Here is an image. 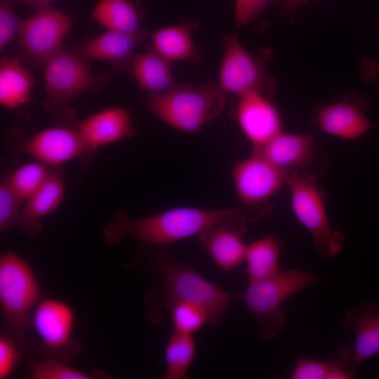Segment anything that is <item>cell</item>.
<instances>
[{"label": "cell", "mask_w": 379, "mask_h": 379, "mask_svg": "<svg viewBox=\"0 0 379 379\" xmlns=\"http://www.w3.org/2000/svg\"><path fill=\"white\" fill-rule=\"evenodd\" d=\"M271 210L270 204L218 209L180 207L138 218H132L121 210L104 226L102 234L112 246L125 237L145 244H168L215 227H226L243 234L248 223L265 217Z\"/></svg>", "instance_id": "6da1fadb"}, {"label": "cell", "mask_w": 379, "mask_h": 379, "mask_svg": "<svg viewBox=\"0 0 379 379\" xmlns=\"http://www.w3.org/2000/svg\"><path fill=\"white\" fill-rule=\"evenodd\" d=\"M319 280L320 277L311 272L279 268L270 277L249 281L246 288L237 294V298L245 302L255 320L258 336L270 339L278 335L286 324L283 302Z\"/></svg>", "instance_id": "7a4b0ae2"}, {"label": "cell", "mask_w": 379, "mask_h": 379, "mask_svg": "<svg viewBox=\"0 0 379 379\" xmlns=\"http://www.w3.org/2000/svg\"><path fill=\"white\" fill-rule=\"evenodd\" d=\"M225 92L218 84L208 82L193 88L148 93L144 104L156 117L171 127L187 133L199 131L222 112Z\"/></svg>", "instance_id": "3957f363"}, {"label": "cell", "mask_w": 379, "mask_h": 379, "mask_svg": "<svg viewBox=\"0 0 379 379\" xmlns=\"http://www.w3.org/2000/svg\"><path fill=\"white\" fill-rule=\"evenodd\" d=\"M158 272L163 288V301L167 307L176 302L201 307L208 316V324L221 323L231 302L237 295L215 286L192 267L171 256L159 260Z\"/></svg>", "instance_id": "277c9868"}, {"label": "cell", "mask_w": 379, "mask_h": 379, "mask_svg": "<svg viewBox=\"0 0 379 379\" xmlns=\"http://www.w3.org/2000/svg\"><path fill=\"white\" fill-rule=\"evenodd\" d=\"M44 67L46 109L55 125L70 126L75 116L72 100L83 93L99 89L106 81L93 74L81 56L64 50L53 56Z\"/></svg>", "instance_id": "5b68a950"}, {"label": "cell", "mask_w": 379, "mask_h": 379, "mask_svg": "<svg viewBox=\"0 0 379 379\" xmlns=\"http://www.w3.org/2000/svg\"><path fill=\"white\" fill-rule=\"evenodd\" d=\"M39 297V285L29 262L13 251L2 253L0 305L7 325L18 338L24 337Z\"/></svg>", "instance_id": "8992f818"}, {"label": "cell", "mask_w": 379, "mask_h": 379, "mask_svg": "<svg viewBox=\"0 0 379 379\" xmlns=\"http://www.w3.org/2000/svg\"><path fill=\"white\" fill-rule=\"evenodd\" d=\"M317 178L298 171L287 178L291 195V210L311 234L317 251L325 258L334 257L341 251L344 235L334 231L328 222L324 193Z\"/></svg>", "instance_id": "52a82bcc"}, {"label": "cell", "mask_w": 379, "mask_h": 379, "mask_svg": "<svg viewBox=\"0 0 379 379\" xmlns=\"http://www.w3.org/2000/svg\"><path fill=\"white\" fill-rule=\"evenodd\" d=\"M223 56L219 72V86L225 93L242 96L258 92L272 97L275 81L266 73L269 51L256 55L249 53L236 34L222 37Z\"/></svg>", "instance_id": "ba28073f"}, {"label": "cell", "mask_w": 379, "mask_h": 379, "mask_svg": "<svg viewBox=\"0 0 379 379\" xmlns=\"http://www.w3.org/2000/svg\"><path fill=\"white\" fill-rule=\"evenodd\" d=\"M73 20L51 5L36 9L28 18L22 20L18 34L20 59L36 67H44L62 50L65 39Z\"/></svg>", "instance_id": "9c48e42d"}, {"label": "cell", "mask_w": 379, "mask_h": 379, "mask_svg": "<svg viewBox=\"0 0 379 379\" xmlns=\"http://www.w3.org/2000/svg\"><path fill=\"white\" fill-rule=\"evenodd\" d=\"M13 147L16 155L29 156L52 166L93 156L76 128L64 125H55L22 138Z\"/></svg>", "instance_id": "30bf717a"}, {"label": "cell", "mask_w": 379, "mask_h": 379, "mask_svg": "<svg viewBox=\"0 0 379 379\" xmlns=\"http://www.w3.org/2000/svg\"><path fill=\"white\" fill-rule=\"evenodd\" d=\"M252 153L289 172L298 171L317 178L326 168L324 155L309 135L281 132L264 145L253 147Z\"/></svg>", "instance_id": "8fae6325"}, {"label": "cell", "mask_w": 379, "mask_h": 379, "mask_svg": "<svg viewBox=\"0 0 379 379\" xmlns=\"http://www.w3.org/2000/svg\"><path fill=\"white\" fill-rule=\"evenodd\" d=\"M290 173L253 153L235 164L232 178L241 204L250 207L267 204L265 201L286 184Z\"/></svg>", "instance_id": "7c38bea8"}, {"label": "cell", "mask_w": 379, "mask_h": 379, "mask_svg": "<svg viewBox=\"0 0 379 379\" xmlns=\"http://www.w3.org/2000/svg\"><path fill=\"white\" fill-rule=\"evenodd\" d=\"M75 319L73 308L66 302L53 298L39 301L32 316L42 347L53 353L63 351L70 345Z\"/></svg>", "instance_id": "4fadbf2b"}, {"label": "cell", "mask_w": 379, "mask_h": 379, "mask_svg": "<svg viewBox=\"0 0 379 379\" xmlns=\"http://www.w3.org/2000/svg\"><path fill=\"white\" fill-rule=\"evenodd\" d=\"M89 152L93 155L102 147L135 135L129 112L122 107H109L74 124Z\"/></svg>", "instance_id": "5bb4252c"}, {"label": "cell", "mask_w": 379, "mask_h": 379, "mask_svg": "<svg viewBox=\"0 0 379 379\" xmlns=\"http://www.w3.org/2000/svg\"><path fill=\"white\" fill-rule=\"evenodd\" d=\"M239 98L238 122L253 147L264 145L281 132V117L270 97L253 92Z\"/></svg>", "instance_id": "9a60e30c"}, {"label": "cell", "mask_w": 379, "mask_h": 379, "mask_svg": "<svg viewBox=\"0 0 379 379\" xmlns=\"http://www.w3.org/2000/svg\"><path fill=\"white\" fill-rule=\"evenodd\" d=\"M65 192L64 171L53 166L44 185L22 204L15 227L27 236H36L43 229L41 220L59 207Z\"/></svg>", "instance_id": "2e32d148"}, {"label": "cell", "mask_w": 379, "mask_h": 379, "mask_svg": "<svg viewBox=\"0 0 379 379\" xmlns=\"http://www.w3.org/2000/svg\"><path fill=\"white\" fill-rule=\"evenodd\" d=\"M316 121L324 132L344 139L359 138L371 127L362 107L351 100L327 105L318 112Z\"/></svg>", "instance_id": "e0dca14e"}, {"label": "cell", "mask_w": 379, "mask_h": 379, "mask_svg": "<svg viewBox=\"0 0 379 379\" xmlns=\"http://www.w3.org/2000/svg\"><path fill=\"white\" fill-rule=\"evenodd\" d=\"M343 324L354 334L352 350L359 366L379 354V307L376 304L366 302L353 307L345 316Z\"/></svg>", "instance_id": "ac0fdd59"}, {"label": "cell", "mask_w": 379, "mask_h": 379, "mask_svg": "<svg viewBox=\"0 0 379 379\" xmlns=\"http://www.w3.org/2000/svg\"><path fill=\"white\" fill-rule=\"evenodd\" d=\"M131 67L138 85L149 93H164L188 86L175 79L171 62L152 48L133 56Z\"/></svg>", "instance_id": "d6986e66"}, {"label": "cell", "mask_w": 379, "mask_h": 379, "mask_svg": "<svg viewBox=\"0 0 379 379\" xmlns=\"http://www.w3.org/2000/svg\"><path fill=\"white\" fill-rule=\"evenodd\" d=\"M197 26L194 21L184 19L156 30L150 34L152 48L170 62L195 60L199 52L193 33Z\"/></svg>", "instance_id": "ffe728a7"}, {"label": "cell", "mask_w": 379, "mask_h": 379, "mask_svg": "<svg viewBox=\"0 0 379 379\" xmlns=\"http://www.w3.org/2000/svg\"><path fill=\"white\" fill-rule=\"evenodd\" d=\"M148 37L143 29L129 33L108 29L87 42L79 55L87 61L118 62L130 58L135 48Z\"/></svg>", "instance_id": "44dd1931"}, {"label": "cell", "mask_w": 379, "mask_h": 379, "mask_svg": "<svg viewBox=\"0 0 379 379\" xmlns=\"http://www.w3.org/2000/svg\"><path fill=\"white\" fill-rule=\"evenodd\" d=\"M242 234L226 227H215L199 235L208 255L222 270L238 267L244 260L246 246Z\"/></svg>", "instance_id": "7402d4cb"}, {"label": "cell", "mask_w": 379, "mask_h": 379, "mask_svg": "<svg viewBox=\"0 0 379 379\" xmlns=\"http://www.w3.org/2000/svg\"><path fill=\"white\" fill-rule=\"evenodd\" d=\"M35 80L19 59L3 56L0 62V104L16 109L27 104Z\"/></svg>", "instance_id": "603a6c76"}, {"label": "cell", "mask_w": 379, "mask_h": 379, "mask_svg": "<svg viewBox=\"0 0 379 379\" xmlns=\"http://www.w3.org/2000/svg\"><path fill=\"white\" fill-rule=\"evenodd\" d=\"M91 15L107 29L129 33L141 30V15L133 0H100Z\"/></svg>", "instance_id": "cb8c5ba5"}, {"label": "cell", "mask_w": 379, "mask_h": 379, "mask_svg": "<svg viewBox=\"0 0 379 379\" xmlns=\"http://www.w3.org/2000/svg\"><path fill=\"white\" fill-rule=\"evenodd\" d=\"M282 244L275 235L264 237L246 246L245 260L249 281L266 278L278 270Z\"/></svg>", "instance_id": "d4e9b609"}, {"label": "cell", "mask_w": 379, "mask_h": 379, "mask_svg": "<svg viewBox=\"0 0 379 379\" xmlns=\"http://www.w3.org/2000/svg\"><path fill=\"white\" fill-rule=\"evenodd\" d=\"M196 343L193 335L173 331L165 348L166 379H183L194 359Z\"/></svg>", "instance_id": "484cf974"}, {"label": "cell", "mask_w": 379, "mask_h": 379, "mask_svg": "<svg viewBox=\"0 0 379 379\" xmlns=\"http://www.w3.org/2000/svg\"><path fill=\"white\" fill-rule=\"evenodd\" d=\"M53 167L35 160L7 173L6 176L15 192L25 202L44 185Z\"/></svg>", "instance_id": "4316f807"}, {"label": "cell", "mask_w": 379, "mask_h": 379, "mask_svg": "<svg viewBox=\"0 0 379 379\" xmlns=\"http://www.w3.org/2000/svg\"><path fill=\"white\" fill-rule=\"evenodd\" d=\"M174 331L193 335L208 323L206 312L199 305L187 302H176L168 307Z\"/></svg>", "instance_id": "83f0119b"}, {"label": "cell", "mask_w": 379, "mask_h": 379, "mask_svg": "<svg viewBox=\"0 0 379 379\" xmlns=\"http://www.w3.org/2000/svg\"><path fill=\"white\" fill-rule=\"evenodd\" d=\"M29 375L34 379H88L91 375L66 365L56 359L34 361L29 368Z\"/></svg>", "instance_id": "f1b7e54d"}, {"label": "cell", "mask_w": 379, "mask_h": 379, "mask_svg": "<svg viewBox=\"0 0 379 379\" xmlns=\"http://www.w3.org/2000/svg\"><path fill=\"white\" fill-rule=\"evenodd\" d=\"M24 202L11 186L6 174L0 182V230L4 232L16 225Z\"/></svg>", "instance_id": "f546056e"}, {"label": "cell", "mask_w": 379, "mask_h": 379, "mask_svg": "<svg viewBox=\"0 0 379 379\" xmlns=\"http://www.w3.org/2000/svg\"><path fill=\"white\" fill-rule=\"evenodd\" d=\"M15 0L0 1V51L2 52L18 34L22 20L14 10Z\"/></svg>", "instance_id": "4dcf8cb0"}, {"label": "cell", "mask_w": 379, "mask_h": 379, "mask_svg": "<svg viewBox=\"0 0 379 379\" xmlns=\"http://www.w3.org/2000/svg\"><path fill=\"white\" fill-rule=\"evenodd\" d=\"M336 358L329 361H317L300 358L292 373V379H326L335 368Z\"/></svg>", "instance_id": "1f68e13d"}, {"label": "cell", "mask_w": 379, "mask_h": 379, "mask_svg": "<svg viewBox=\"0 0 379 379\" xmlns=\"http://www.w3.org/2000/svg\"><path fill=\"white\" fill-rule=\"evenodd\" d=\"M275 0H235L234 19L237 29L254 21Z\"/></svg>", "instance_id": "d6a6232c"}, {"label": "cell", "mask_w": 379, "mask_h": 379, "mask_svg": "<svg viewBox=\"0 0 379 379\" xmlns=\"http://www.w3.org/2000/svg\"><path fill=\"white\" fill-rule=\"evenodd\" d=\"M20 361L19 350L8 336H0V378L5 379L12 375Z\"/></svg>", "instance_id": "836d02e7"}, {"label": "cell", "mask_w": 379, "mask_h": 379, "mask_svg": "<svg viewBox=\"0 0 379 379\" xmlns=\"http://www.w3.org/2000/svg\"><path fill=\"white\" fill-rule=\"evenodd\" d=\"M361 75L366 81H369L379 73V62L364 60L360 68Z\"/></svg>", "instance_id": "e575fe53"}, {"label": "cell", "mask_w": 379, "mask_h": 379, "mask_svg": "<svg viewBox=\"0 0 379 379\" xmlns=\"http://www.w3.org/2000/svg\"><path fill=\"white\" fill-rule=\"evenodd\" d=\"M298 6L299 0H284L281 13L285 16L292 18Z\"/></svg>", "instance_id": "d590c367"}, {"label": "cell", "mask_w": 379, "mask_h": 379, "mask_svg": "<svg viewBox=\"0 0 379 379\" xmlns=\"http://www.w3.org/2000/svg\"><path fill=\"white\" fill-rule=\"evenodd\" d=\"M55 0H15L19 4L29 6L35 9L51 5Z\"/></svg>", "instance_id": "8d00e7d4"}, {"label": "cell", "mask_w": 379, "mask_h": 379, "mask_svg": "<svg viewBox=\"0 0 379 379\" xmlns=\"http://www.w3.org/2000/svg\"><path fill=\"white\" fill-rule=\"evenodd\" d=\"M310 1V0H299V6H300V4H305V3L307 2V1Z\"/></svg>", "instance_id": "74e56055"}]
</instances>
